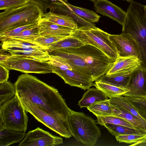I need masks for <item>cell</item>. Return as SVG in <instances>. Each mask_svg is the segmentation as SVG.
<instances>
[{
  "label": "cell",
  "mask_w": 146,
  "mask_h": 146,
  "mask_svg": "<svg viewBox=\"0 0 146 146\" xmlns=\"http://www.w3.org/2000/svg\"><path fill=\"white\" fill-rule=\"evenodd\" d=\"M14 84L20 100L36 106L54 116L68 119L70 109L55 88L27 73L20 75Z\"/></svg>",
  "instance_id": "6da1fadb"
},
{
  "label": "cell",
  "mask_w": 146,
  "mask_h": 146,
  "mask_svg": "<svg viewBox=\"0 0 146 146\" xmlns=\"http://www.w3.org/2000/svg\"><path fill=\"white\" fill-rule=\"evenodd\" d=\"M56 55L93 82L106 74L114 63L100 50L89 44L77 48L59 49Z\"/></svg>",
  "instance_id": "7a4b0ae2"
},
{
  "label": "cell",
  "mask_w": 146,
  "mask_h": 146,
  "mask_svg": "<svg viewBox=\"0 0 146 146\" xmlns=\"http://www.w3.org/2000/svg\"><path fill=\"white\" fill-rule=\"evenodd\" d=\"M122 33L130 35L137 43L141 66L146 69V7L133 0L126 12Z\"/></svg>",
  "instance_id": "3957f363"
},
{
  "label": "cell",
  "mask_w": 146,
  "mask_h": 146,
  "mask_svg": "<svg viewBox=\"0 0 146 146\" xmlns=\"http://www.w3.org/2000/svg\"><path fill=\"white\" fill-rule=\"evenodd\" d=\"M43 13L40 8L29 2L20 7L0 13V34L27 25L38 23Z\"/></svg>",
  "instance_id": "277c9868"
},
{
  "label": "cell",
  "mask_w": 146,
  "mask_h": 146,
  "mask_svg": "<svg viewBox=\"0 0 146 146\" xmlns=\"http://www.w3.org/2000/svg\"><path fill=\"white\" fill-rule=\"evenodd\" d=\"M68 122L71 132L78 141L87 146H93L101 135L96 121L84 113L70 109Z\"/></svg>",
  "instance_id": "5b68a950"
},
{
  "label": "cell",
  "mask_w": 146,
  "mask_h": 146,
  "mask_svg": "<svg viewBox=\"0 0 146 146\" xmlns=\"http://www.w3.org/2000/svg\"><path fill=\"white\" fill-rule=\"evenodd\" d=\"M110 35L97 27L82 26L74 29L72 35L85 44L97 48L115 62L119 56L116 47L109 38Z\"/></svg>",
  "instance_id": "8992f818"
},
{
  "label": "cell",
  "mask_w": 146,
  "mask_h": 146,
  "mask_svg": "<svg viewBox=\"0 0 146 146\" xmlns=\"http://www.w3.org/2000/svg\"><path fill=\"white\" fill-rule=\"evenodd\" d=\"M16 94L0 105V128L26 131L28 118Z\"/></svg>",
  "instance_id": "52a82bcc"
},
{
  "label": "cell",
  "mask_w": 146,
  "mask_h": 146,
  "mask_svg": "<svg viewBox=\"0 0 146 146\" xmlns=\"http://www.w3.org/2000/svg\"><path fill=\"white\" fill-rule=\"evenodd\" d=\"M20 101L25 110L32 115L38 121L63 137L69 138L72 136L68 119L48 113L29 102Z\"/></svg>",
  "instance_id": "ba28073f"
},
{
  "label": "cell",
  "mask_w": 146,
  "mask_h": 146,
  "mask_svg": "<svg viewBox=\"0 0 146 146\" xmlns=\"http://www.w3.org/2000/svg\"><path fill=\"white\" fill-rule=\"evenodd\" d=\"M0 64L7 69L26 73L46 74L53 71L49 61L38 60L26 56L12 55L8 60Z\"/></svg>",
  "instance_id": "9c48e42d"
},
{
  "label": "cell",
  "mask_w": 146,
  "mask_h": 146,
  "mask_svg": "<svg viewBox=\"0 0 146 146\" xmlns=\"http://www.w3.org/2000/svg\"><path fill=\"white\" fill-rule=\"evenodd\" d=\"M62 138L54 135L39 127L25 134L19 146H54L63 143Z\"/></svg>",
  "instance_id": "30bf717a"
},
{
  "label": "cell",
  "mask_w": 146,
  "mask_h": 146,
  "mask_svg": "<svg viewBox=\"0 0 146 146\" xmlns=\"http://www.w3.org/2000/svg\"><path fill=\"white\" fill-rule=\"evenodd\" d=\"M109 38L115 46L119 57L135 56L139 59V52L135 40L129 34L110 35Z\"/></svg>",
  "instance_id": "8fae6325"
},
{
  "label": "cell",
  "mask_w": 146,
  "mask_h": 146,
  "mask_svg": "<svg viewBox=\"0 0 146 146\" xmlns=\"http://www.w3.org/2000/svg\"><path fill=\"white\" fill-rule=\"evenodd\" d=\"M126 88L129 91L123 96L146 98V69L140 66L133 71Z\"/></svg>",
  "instance_id": "7c38bea8"
},
{
  "label": "cell",
  "mask_w": 146,
  "mask_h": 146,
  "mask_svg": "<svg viewBox=\"0 0 146 146\" xmlns=\"http://www.w3.org/2000/svg\"><path fill=\"white\" fill-rule=\"evenodd\" d=\"M52 66V65H51ZM52 73H55L64 80L66 84L84 90L94 86L92 80L88 76L74 69L62 70L52 66Z\"/></svg>",
  "instance_id": "4fadbf2b"
},
{
  "label": "cell",
  "mask_w": 146,
  "mask_h": 146,
  "mask_svg": "<svg viewBox=\"0 0 146 146\" xmlns=\"http://www.w3.org/2000/svg\"><path fill=\"white\" fill-rule=\"evenodd\" d=\"M94 2L95 10L97 13L108 17L123 25L126 12L108 0H96Z\"/></svg>",
  "instance_id": "5bb4252c"
},
{
  "label": "cell",
  "mask_w": 146,
  "mask_h": 146,
  "mask_svg": "<svg viewBox=\"0 0 146 146\" xmlns=\"http://www.w3.org/2000/svg\"><path fill=\"white\" fill-rule=\"evenodd\" d=\"M141 62L135 56L119 57L114 62L106 74L114 73L123 74H131L141 66Z\"/></svg>",
  "instance_id": "9a60e30c"
},
{
  "label": "cell",
  "mask_w": 146,
  "mask_h": 146,
  "mask_svg": "<svg viewBox=\"0 0 146 146\" xmlns=\"http://www.w3.org/2000/svg\"><path fill=\"white\" fill-rule=\"evenodd\" d=\"M38 27L40 36H70L74 30L41 20H39L38 22Z\"/></svg>",
  "instance_id": "2e32d148"
},
{
  "label": "cell",
  "mask_w": 146,
  "mask_h": 146,
  "mask_svg": "<svg viewBox=\"0 0 146 146\" xmlns=\"http://www.w3.org/2000/svg\"><path fill=\"white\" fill-rule=\"evenodd\" d=\"M110 100L111 106L125 110L137 118L146 131V119L141 115L138 108L127 97L121 95L111 97Z\"/></svg>",
  "instance_id": "e0dca14e"
},
{
  "label": "cell",
  "mask_w": 146,
  "mask_h": 146,
  "mask_svg": "<svg viewBox=\"0 0 146 146\" xmlns=\"http://www.w3.org/2000/svg\"><path fill=\"white\" fill-rule=\"evenodd\" d=\"M49 9L50 11L54 13L66 15L72 17L80 25V27L85 26L93 28H96L94 24L80 17L66 4L59 1H53Z\"/></svg>",
  "instance_id": "ac0fdd59"
},
{
  "label": "cell",
  "mask_w": 146,
  "mask_h": 146,
  "mask_svg": "<svg viewBox=\"0 0 146 146\" xmlns=\"http://www.w3.org/2000/svg\"><path fill=\"white\" fill-rule=\"evenodd\" d=\"M5 50L13 55L29 57L43 61H48L50 57L47 49L11 48Z\"/></svg>",
  "instance_id": "d6986e66"
},
{
  "label": "cell",
  "mask_w": 146,
  "mask_h": 146,
  "mask_svg": "<svg viewBox=\"0 0 146 146\" xmlns=\"http://www.w3.org/2000/svg\"><path fill=\"white\" fill-rule=\"evenodd\" d=\"M40 20L48 21L56 24L76 29L79 25L72 17L68 16L56 14L50 11L42 13Z\"/></svg>",
  "instance_id": "ffe728a7"
},
{
  "label": "cell",
  "mask_w": 146,
  "mask_h": 146,
  "mask_svg": "<svg viewBox=\"0 0 146 146\" xmlns=\"http://www.w3.org/2000/svg\"><path fill=\"white\" fill-rule=\"evenodd\" d=\"M108 97L99 89L91 88L84 93L78 102L80 108H87L98 102L108 100Z\"/></svg>",
  "instance_id": "44dd1931"
},
{
  "label": "cell",
  "mask_w": 146,
  "mask_h": 146,
  "mask_svg": "<svg viewBox=\"0 0 146 146\" xmlns=\"http://www.w3.org/2000/svg\"><path fill=\"white\" fill-rule=\"evenodd\" d=\"M25 132L7 128L0 130V146H8L20 143L25 136Z\"/></svg>",
  "instance_id": "7402d4cb"
},
{
  "label": "cell",
  "mask_w": 146,
  "mask_h": 146,
  "mask_svg": "<svg viewBox=\"0 0 146 146\" xmlns=\"http://www.w3.org/2000/svg\"><path fill=\"white\" fill-rule=\"evenodd\" d=\"M131 74H123L119 73L109 75L106 74L101 76L96 81L118 87L126 88Z\"/></svg>",
  "instance_id": "603a6c76"
},
{
  "label": "cell",
  "mask_w": 146,
  "mask_h": 146,
  "mask_svg": "<svg viewBox=\"0 0 146 146\" xmlns=\"http://www.w3.org/2000/svg\"><path fill=\"white\" fill-rule=\"evenodd\" d=\"M87 108L96 116H113V110L110 99L98 102Z\"/></svg>",
  "instance_id": "cb8c5ba5"
},
{
  "label": "cell",
  "mask_w": 146,
  "mask_h": 146,
  "mask_svg": "<svg viewBox=\"0 0 146 146\" xmlns=\"http://www.w3.org/2000/svg\"><path fill=\"white\" fill-rule=\"evenodd\" d=\"M94 86L110 98L123 95L129 91L126 88L118 87L97 81H96Z\"/></svg>",
  "instance_id": "d4e9b609"
},
{
  "label": "cell",
  "mask_w": 146,
  "mask_h": 146,
  "mask_svg": "<svg viewBox=\"0 0 146 146\" xmlns=\"http://www.w3.org/2000/svg\"><path fill=\"white\" fill-rule=\"evenodd\" d=\"M111 106L113 110V116L123 119L131 123L136 129L146 132L140 121L136 117L125 110Z\"/></svg>",
  "instance_id": "484cf974"
},
{
  "label": "cell",
  "mask_w": 146,
  "mask_h": 146,
  "mask_svg": "<svg viewBox=\"0 0 146 146\" xmlns=\"http://www.w3.org/2000/svg\"><path fill=\"white\" fill-rule=\"evenodd\" d=\"M109 132L115 137L120 135L132 134H144L146 132L138 129L132 128L124 126L106 123L103 124Z\"/></svg>",
  "instance_id": "4316f807"
},
{
  "label": "cell",
  "mask_w": 146,
  "mask_h": 146,
  "mask_svg": "<svg viewBox=\"0 0 146 146\" xmlns=\"http://www.w3.org/2000/svg\"><path fill=\"white\" fill-rule=\"evenodd\" d=\"M85 45L78 38L71 35L52 44L49 47L48 50L71 48H77Z\"/></svg>",
  "instance_id": "83f0119b"
},
{
  "label": "cell",
  "mask_w": 146,
  "mask_h": 146,
  "mask_svg": "<svg viewBox=\"0 0 146 146\" xmlns=\"http://www.w3.org/2000/svg\"><path fill=\"white\" fill-rule=\"evenodd\" d=\"M66 5L76 15L90 23L98 22L101 17L93 11L74 6L68 2Z\"/></svg>",
  "instance_id": "f1b7e54d"
},
{
  "label": "cell",
  "mask_w": 146,
  "mask_h": 146,
  "mask_svg": "<svg viewBox=\"0 0 146 146\" xmlns=\"http://www.w3.org/2000/svg\"><path fill=\"white\" fill-rule=\"evenodd\" d=\"M1 47L4 50L11 48L47 49L43 46L34 42H29L18 40H9L4 41L2 42Z\"/></svg>",
  "instance_id": "f546056e"
},
{
  "label": "cell",
  "mask_w": 146,
  "mask_h": 146,
  "mask_svg": "<svg viewBox=\"0 0 146 146\" xmlns=\"http://www.w3.org/2000/svg\"><path fill=\"white\" fill-rule=\"evenodd\" d=\"M16 94L14 84L8 81L0 83V105L11 99Z\"/></svg>",
  "instance_id": "4dcf8cb0"
},
{
  "label": "cell",
  "mask_w": 146,
  "mask_h": 146,
  "mask_svg": "<svg viewBox=\"0 0 146 146\" xmlns=\"http://www.w3.org/2000/svg\"><path fill=\"white\" fill-rule=\"evenodd\" d=\"M40 36L37 25L34 27L22 31L19 34L8 39L6 40H18L32 42Z\"/></svg>",
  "instance_id": "1f68e13d"
},
{
  "label": "cell",
  "mask_w": 146,
  "mask_h": 146,
  "mask_svg": "<svg viewBox=\"0 0 146 146\" xmlns=\"http://www.w3.org/2000/svg\"><path fill=\"white\" fill-rule=\"evenodd\" d=\"M96 117L97 123L102 125H103L104 123H109L136 129L132 125L125 120L115 116H97Z\"/></svg>",
  "instance_id": "d6a6232c"
},
{
  "label": "cell",
  "mask_w": 146,
  "mask_h": 146,
  "mask_svg": "<svg viewBox=\"0 0 146 146\" xmlns=\"http://www.w3.org/2000/svg\"><path fill=\"white\" fill-rule=\"evenodd\" d=\"M69 36H40L36 38L32 42H35L48 49L52 44L66 38Z\"/></svg>",
  "instance_id": "836d02e7"
},
{
  "label": "cell",
  "mask_w": 146,
  "mask_h": 146,
  "mask_svg": "<svg viewBox=\"0 0 146 146\" xmlns=\"http://www.w3.org/2000/svg\"><path fill=\"white\" fill-rule=\"evenodd\" d=\"M116 140L119 143L129 144L139 141L146 137V133L144 134H132L120 135L115 137Z\"/></svg>",
  "instance_id": "e575fe53"
},
{
  "label": "cell",
  "mask_w": 146,
  "mask_h": 146,
  "mask_svg": "<svg viewBox=\"0 0 146 146\" xmlns=\"http://www.w3.org/2000/svg\"><path fill=\"white\" fill-rule=\"evenodd\" d=\"M29 2V0H0V9L5 11L17 8Z\"/></svg>",
  "instance_id": "d590c367"
},
{
  "label": "cell",
  "mask_w": 146,
  "mask_h": 146,
  "mask_svg": "<svg viewBox=\"0 0 146 146\" xmlns=\"http://www.w3.org/2000/svg\"><path fill=\"white\" fill-rule=\"evenodd\" d=\"M38 23H33L19 27L0 34V40L3 42L8 39L19 34L27 29L34 27L38 25Z\"/></svg>",
  "instance_id": "8d00e7d4"
},
{
  "label": "cell",
  "mask_w": 146,
  "mask_h": 146,
  "mask_svg": "<svg viewBox=\"0 0 146 146\" xmlns=\"http://www.w3.org/2000/svg\"><path fill=\"white\" fill-rule=\"evenodd\" d=\"M127 97L139 111L146 114V98Z\"/></svg>",
  "instance_id": "74e56055"
},
{
  "label": "cell",
  "mask_w": 146,
  "mask_h": 146,
  "mask_svg": "<svg viewBox=\"0 0 146 146\" xmlns=\"http://www.w3.org/2000/svg\"><path fill=\"white\" fill-rule=\"evenodd\" d=\"M30 2L39 7L43 13H46L48 9H49L52 2L51 0H29Z\"/></svg>",
  "instance_id": "f35d334b"
},
{
  "label": "cell",
  "mask_w": 146,
  "mask_h": 146,
  "mask_svg": "<svg viewBox=\"0 0 146 146\" xmlns=\"http://www.w3.org/2000/svg\"><path fill=\"white\" fill-rule=\"evenodd\" d=\"M9 74V71L8 69L0 64V83L7 81Z\"/></svg>",
  "instance_id": "ab89813d"
},
{
  "label": "cell",
  "mask_w": 146,
  "mask_h": 146,
  "mask_svg": "<svg viewBox=\"0 0 146 146\" xmlns=\"http://www.w3.org/2000/svg\"><path fill=\"white\" fill-rule=\"evenodd\" d=\"M2 47L0 50V64L5 61L8 60L12 55L9 53H8Z\"/></svg>",
  "instance_id": "60d3db41"
},
{
  "label": "cell",
  "mask_w": 146,
  "mask_h": 146,
  "mask_svg": "<svg viewBox=\"0 0 146 146\" xmlns=\"http://www.w3.org/2000/svg\"><path fill=\"white\" fill-rule=\"evenodd\" d=\"M141 115L146 119V114L139 111Z\"/></svg>",
  "instance_id": "b9f144b4"
},
{
  "label": "cell",
  "mask_w": 146,
  "mask_h": 146,
  "mask_svg": "<svg viewBox=\"0 0 146 146\" xmlns=\"http://www.w3.org/2000/svg\"><path fill=\"white\" fill-rule=\"evenodd\" d=\"M62 1L64 2V3H66L67 2V0H61Z\"/></svg>",
  "instance_id": "7bdbcfd3"
},
{
  "label": "cell",
  "mask_w": 146,
  "mask_h": 146,
  "mask_svg": "<svg viewBox=\"0 0 146 146\" xmlns=\"http://www.w3.org/2000/svg\"><path fill=\"white\" fill-rule=\"evenodd\" d=\"M124 0L128 2H130L131 1L133 0Z\"/></svg>",
  "instance_id": "ee69618b"
},
{
  "label": "cell",
  "mask_w": 146,
  "mask_h": 146,
  "mask_svg": "<svg viewBox=\"0 0 146 146\" xmlns=\"http://www.w3.org/2000/svg\"><path fill=\"white\" fill-rule=\"evenodd\" d=\"M92 1H93V2H94L95 1H96V0H90Z\"/></svg>",
  "instance_id": "f6af8a7d"
},
{
  "label": "cell",
  "mask_w": 146,
  "mask_h": 146,
  "mask_svg": "<svg viewBox=\"0 0 146 146\" xmlns=\"http://www.w3.org/2000/svg\"></svg>",
  "instance_id": "bcb514c9"
},
{
  "label": "cell",
  "mask_w": 146,
  "mask_h": 146,
  "mask_svg": "<svg viewBox=\"0 0 146 146\" xmlns=\"http://www.w3.org/2000/svg\"></svg>",
  "instance_id": "7dc6e473"
}]
</instances>
